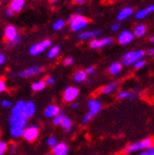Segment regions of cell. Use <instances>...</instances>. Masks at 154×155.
Masks as SVG:
<instances>
[{"label": "cell", "instance_id": "cell-1", "mask_svg": "<svg viewBox=\"0 0 154 155\" xmlns=\"http://www.w3.org/2000/svg\"><path fill=\"white\" fill-rule=\"evenodd\" d=\"M67 22L69 24V28H70L72 31L79 33L84 31V29L86 28L89 24V20L80 13H75L70 15Z\"/></svg>", "mask_w": 154, "mask_h": 155}, {"label": "cell", "instance_id": "cell-2", "mask_svg": "<svg viewBox=\"0 0 154 155\" xmlns=\"http://www.w3.org/2000/svg\"><path fill=\"white\" fill-rule=\"evenodd\" d=\"M153 145H154V139L151 137H147V138L142 139L140 141L128 144L126 146L124 151L130 153V154H133L134 152H141V151H144L146 150L149 149Z\"/></svg>", "mask_w": 154, "mask_h": 155}, {"label": "cell", "instance_id": "cell-3", "mask_svg": "<svg viewBox=\"0 0 154 155\" xmlns=\"http://www.w3.org/2000/svg\"><path fill=\"white\" fill-rule=\"evenodd\" d=\"M145 55H146V51L143 49L128 51L123 55L121 63L122 64H124L126 66L134 65L138 61L143 60Z\"/></svg>", "mask_w": 154, "mask_h": 155}, {"label": "cell", "instance_id": "cell-4", "mask_svg": "<svg viewBox=\"0 0 154 155\" xmlns=\"http://www.w3.org/2000/svg\"><path fill=\"white\" fill-rule=\"evenodd\" d=\"M80 95V89L75 86H68L64 89L63 94V99L64 102L70 103L75 102V100L78 98Z\"/></svg>", "mask_w": 154, "mask_h": 155}, {"label": "cell", "instance_id": "cell-5", "mask_svg": "<svg viewBox=\"0 0 154 155\" xmlns=\"http://www.w3.org/2000/svg\"><path fill=\"white\" fill-rule=\"evenodd\" d=\"M51 45H52V43H51V41L49 40V39H45V40H44L41 43L33 45L31 48H29V54L31 56L39 55V54L43 53L47 48H50Z\"/></svg>", "mask_w": 154, "mask_h": 155}, {"label": "cell", "instance_id": "cell-6", "mask_svg": "<svg viewBox=\"0 0 154 155\" xmlns=\"http://www.w3.org/2000/svg\"><path fill=\"white\" fill-rule=\"evenodd\" d=\"M112 43H113V38L111 37L96 38L90 41L89 46L92 49H98V48H105V46L110 45Z\"/></svg>", "mask_w": 154, "mask_h": 155}, {"label": "cell", "instance_id": "cell-7", "mask_svg": "<svg viewBox=\"0 0 154 155\" xmlns=\"http://www.w3.org/2000/svg\"><path fill=\"white\" fill-rule=\"evenodd\" d=\"M87 107H88V114H90L94 117V116H96L101 111L102 103L97 98H90L87 101Z\"/></svg>", "mask_w": 154, "mask_h": 155}, {"label": "cell", "instance_id": "cell-8", "mask_svg": "<svg viewBox=\"0 0 154 155\" xmlns=\"http://www.w3.org/2000/svg\"><path fill=\"white\" fill-rule=\"evenodd\" d=\"M134 34L132 30L125 29L122 30V31L118 34L117 36V42L122 45H126L132 43L134 40Z\"/></svg>", "mask_w": 154, "mask_h": 155}, {"label": "cell", "instance_id": "cell-9", "mask_svg": "<svg viewBox=\"0 0 154 155\" xmlns=\"http://www.w3.org/2000/svg\"><path fill=\"white\" fill-rule=\"evenodd\" d=\"M44 66L34 65V66H31V67H29V68H27L26 70H23V71L19 72L18 76L24 78V79H28V78H30V77H33V76L41 74L44 71Z\"/></svg>", "mask_w": 154, "mask_h": 155}, {"label": "cell", "instance_id": "cell-10", "mask_svg": "<svg viewBox=\"0 0 154 155\" xmlns=\"http://www.w3.org/2000/svg\"><path fill=\"white\" fill-rule=\"evenodd\" d=\"M25 101L23 100H18L16 104L14 105V107L11 110V118L12 119H19L24 117V108H25Z\"/></svg>", "mask_w": 154, "mask_h": 155}, {"label": "cell", "instance_id": "cell-11", "mask_svg": "<svg viewBox=\"0 0 154 155\" xmlns=\"http://www.w3.org/2000/svg\"><path fill=\"white\" fill-rule=\"evenodd\" d=\"M38 136H39V128L35 125H32L25 129V133L23 137L28 142H33L36 140Z\"/></svg>", "mask_w": 154, "mask_h": 155}, {"label": "cell", "instance_id": "cell-12", "mask_svg": "<svg viewBox=\"0 0 154 155\" xmlns=\"http://www.w3.org/2000/svg\"><path fill=\"white\" fill-rule=\"evenodd\" d=\"M101 30L95 29V30H84V31L78 34V39L80 41H87V40H93L96 39L99 34H100Z\"/></svg>", "mask_w": 154, "mask_h": 155}, {"label": "cell", "instance_id": "cell-13", "mask_svg": "<svg viewBox=\"0 0 154 155\" xmlns=\"http://www.w3.org/2000/svg\"><path fill=\"white\" fill-rule=\"evenodd\" d=\"M117 97L119 99H129V100H135L139 97V91L138 90H123L120 91L117 94Z\"/></svg>", "mask_w": 154, "mask_h": 155}, {"label": "cell", "instance_id": "cell-14", "mask_svg": "<svg viewBox=\"0 0 154 155\" xmlns=\"http://www.w3.org/2000/svg\"><path fill=\"white\" fill-rule=\"evenodd\" d=\"M69 146L64 142H59L54 148H52L53 155H68L69 153Z\"/></svg>", "mask_w": 154, "mask_h": 155}, {"label": "cell", "instance_id": "cell-15", "mask_svg": "<svg viewBox=\"0 0 154 155\" xmlns=\"http://www.w3.org/2000/svg\"><path fill=\"white\" fill-rule=\"evenodd\" d=\"M61 113V108L57 105H54V104H51V105H48L47 108L44 109V114L45 117L48 118H54L56 117L57 115H59Z\"/></svg>", "mask_w": 154, "mask_h": 155}, {"label": "cell", "instance_id": "cell-16", "mask_svg": "<svg viewBox=\"0 0 154 155\" xmlns=\"http://www.w3.org/2000/svg\"><path fill=\"white\" fill-rule=\"evenodd\" d=\"M133 12H134V10H133V7H129V6L124 7V8H122V9L118 12L116 19L119 22L124 21V20H126L129 17L132 16V15L133 14Z\"/></svg>", "mask_w": 154, "mask_h": 155}, {"label": "cell", "instance_id": "cell-17", "mask_svg": "<svg viewBox=\"0 0 154 155\" xmlns=\"http://www.w3.org/2000/svg\"><path fill=\"white\" fill-rule=\"evenodd\" d=\"M154 12V5H149L148 7L143 8V9L137 11L134 14V18L136 20H142L146 16H148L150 13Z\"/></svg>", "mask_w": 154, "mask_h": 155}, {"label": "cell", "instance_id": "cell-18", "mask_svg": "<svg viewBox=\"0 0 154 155\" xmlns=\"http://www.w3.org/2000/svg\"><path fill=\"white\" fill-rule=\"evenodd\" d=\"M36 112V105L33 101H27L24 108V117L27 119L30 118Z\"/></svg>", "mask_w": 154, "mask_h": 155}, {"label": "cell", "instance_id": "cell-19", "mask_svg": "<svg viewBox=\"0 0 154 155\" xmlns=\"http://www.w3.org/2000/svg\"><path fill=\"white\" fill-rule=\"evenodd\" d=\"M118 85L119 83L117 81H112L110 83H108L107 85H105V86H103L99 90V92H100L101 95H110L118 88Z\"/></svg>", "mask_w": 154, "mask_h": 155}, {"label": "cell", "instance_id": "cell-20", "mask_svg": "<svg viewBox=\"0 0 154 155\" xmlns=\"http://www.w3.org/2000/svg\"><path fill=\"white\" fill-rule=\"evenodd\" d=\"M17 36H18V33H17V30H16V28H15V27L10 25V26H8L6 28V29H5V38L8 40V42L15 40Z\"/></svg>", "mask_w": 154, "mask_h": 155}, {"label": "cell", "instance_id": "cell-21", "mask_svg": "<svg viewBox=\"0 0 154 155\" xmlns=\"http://www.w3.org/2000/svg\"><path fill=\"white\" fill-rule=\"evenodd\" d=\"M10 130H11V134L12 137L17 138L24 136L25 133V128H22L18 125H14V124H11L10 125Z\"/></svg>", "mask_w": 154, "mask_h": 155}, {"label": "cell", "instance_id": "cell-22", "mask_svg": "<svg viewBox=\"0 0 154 155\" xmlns=\"http://www.w3.org/2000/svg\"><path fill=\"white\" fill-rule=\"evenodd\" d=\"M122 67H123L122 63H120V61H114V63H113L109 66V69H108V70H109L110 75L116 76L122 71Z\"/></svg>", "mask_w": 154, "mask_h": 155}, {"label": "cell", "instance_id": "cell-23", "mask_svg": "<svg viewBox=\"0 0 154 155\" xmlns=\"http://www.w3.org/2000/svg\"><path fill=\"white\" fill-rule=\"evenodd\" d=\"M73 80L75 82H83L87 81V74L85 72V70H78L76 71V73L73 76Z\"/></svg>", "mask_w": 154, "mask_h": 155}, {"label": "cell", "instance_id": "cell-24", "mask_svg": "<svg viewBox=\"0 0 154 155\" xmlns=\"http://www.w3.org/2000/svg\"><path fill=\"white\" fill-rule=\"evenodd\" d=\"M133 32L135 37H138V38L143 37L147 33V26H145L144 24H138L134 27Z\"/></svg>", "mask_w": 154, "mask_h": 155}, {"label": "cell", "instance_id": "cell-25", "mask_svg": "<svg viewBox=\"0 0 154 155\" xmlns=\"http://www.w3.org/2000/svg\"><path fill=\"white\" fill-rule=\"evenodd\" d=\"M61 127L63 128L66 133H69V131H71L72 128H73V123H72V120L68 117L66 115H64L63 116V120H61Z\"/></svg>", "mask_w": 154, "mask_h": 155}, {"label": "cell", "instance_id": "cell-26", "mask_svg": "<svg viewBox=\"0 0 154 155\" xmlns=\"http://www.w3.org/2000/svg\"><path fill=\"white\" fill-rule=\"evenodd\" d=\"M25 1L24 0H13L11 3L10 8L12 10L13 12H19L25 6Z\"/></svg>", "mask_w": 154, "mask_h": 155}, {"label": "cell", "instance_id": "cell-27", "mask_svg": "<svg viewBox=\"0 0 154 155\" xmlns=\"http://www.w3.org/2000/svg\"><path fill=\"white\" fill-rule=\"evenodd\" d=\"M9 124H14V125H18L22 128H27V125H28V119L26 117H22V118H19V119H12V118H9Z\"/></svg>", "mask_w": 154, "mask_h": 155}, {"label": "cell", "instance_id": "cell-28", "mask_svg": "<svg viewBox=\"0 0 154 155\" xmlns=\"http://www.w3.org/2000/svg\"><path fill=\"white\" fill-rule=\"evenodd\" d=\"M47 86V83H45V81H36L31 84V89L35 92H39L42 91Z\"/></svg>", "mask_w": 154, "mask_h": 155}, {"label": "cell", "instance_id": "cell-29", "mask_svg": "<svg viewBox=\"0 0 154 155\" xmlns=\"http://www.w3.org/2000/svg\"><path fill=\"white\" fill-rule=\"evenodd\" d=\"M61 52V48L59 45H54V46H51V48L48 50V59H54L56 58Z\"/></svg>", "mask_w": 154, "mask_h": 155}, {"label": "cell", "instance_id": "cell-30", "mask_svg": "<svg viewBox=\"0 0 154 155\" xmlns=\"http://www.w3.org/2000/svg\"><path fill=\"white\" fill-rule=\"evenodd\" d=\"M66 25V22L63 19H59L53 23V29L54 30H61L63 29Z\"/></svg>", "mask_w": 154, "mask_h": 155}, {"label": "cell", "instance_id": "cell-31", "mask_svg": "<svg viewBox=\"0 0 154 155\" xmlns=\"http://www.w3.org/2000/svg\"><path fill=\"white\" fill-rule=\"evenodd\" d=\"M92 118H93V116H92L90 114H88V113L85 114H84L83 117H82V119H81V125H82V126H86L87 124L91 121Z\"/></svg>", "mask_w": 154, "mask_h": 155}, {"label": "cell", "instance_id": "cell-32", "mask_svg": "<svg viewBox=\"0 0 154 155\" xmlns=\"http://www.w3.org/2000/svg\"><path fill=\"white\" fill-rule=\"evenodd\" d=\"M64 114H63V113H61L59 115H57L56 117H54L53 119H52V121H53V124L55 126H61V120H63V116H64Z\"/></svg>", "mask_w": 154, "mask_h": 155}, {"label": "cell", "instance_id": "cell-33", "mask_svg": "<svg viewBox=\"0 0 154 155\" xmlns=\"http://www.w3.org/2000/svg\"><path fill=\"white\" fill-rule=\"evenodd\" d=\"M47 143H48V145L49 147H52V148H54V147H55L59 142H58V139L55 136H50V137L48 138Z\"/></svg>", "mask_w": 154, "mask_h": 155}, {"label": "cell", "instance_id": "cell-34", "mask_svg": "<svg viewBox=\"0 0 154 155\" xmlns=\"http://www.w3.org/2000/svg\"><path fill=\"white\" fill-rule=\"evenodd\" d=\"M137 155H154V145L152 147H150L149 149L139 152Z\"/></svg>", "mask_w": 154, "mask_h": 155}, {"label": "cell", "instance_id": "cell-35", "mask_svg": "<svg viewBox=\"0 0 154 155\" xmlns=\"http://www.w3.org/2000/svg\"><path fill=\"white\" fill-rule=\"evenodd\" d=\"M146 64H147V61H146L144 59L143 60H140V61H138L137 63L133 65V67L135 68V69H137V70H139V69H141V68H143L145 65H146Z\"/></svg>", "mask_w": 154, "mask_h": 155}, {"label": "cell", "instance_id": "cell-36", "mask_svg": "<svg viewBox=\"0 0 154 155\" xmlns=\"http://www.w3.org/2000/svg\"><path fill=\"white\" fill-rule=\"evenodd\" d=\"M21 41V37L18 35L17 37H16V39L15 40H13V41H10V42H8L7 43V45L9 46V48H12V46H14V45H16L19 42Z\"/></svg>", "mask_w": 154, "mask_h": 155}, {"label": "cell", "instance_id": "cell-37", "mask_svg": "<svg viewBox=\"0 0 154 155\" xmlns=\"http://www.w3.org/2000/svg\"><path fill=\"white\" fill-rule=\"evenodd\" d=\"M64 66H69V65H72L73 63H74V59L72 57H66L64 60Z\"/></svg>", "mask_w": 154, "mask_h": 155}, {"label": "cell", "instance_id": "cell-38", "mask_svg": "<svg viewBox=\"0 0 154 155\" xmlns=\"http://www.w3.org/2000/svg\"><path fill=\"white\" fill-rule=\"evenodd\" d=\"M1 105H2L4 108H7V109H9V108H11V107H12V103H11V100H8V99H4V100H2Z\"/></svg>", "mask_w": 154, "mask_h": 155}, {"label": "cell", "instance_id": "cell-39", "mask_svg": "<svg viewBox=\"0 0 154 155\" xmlns=\"http://www.w3.org/2000/svg\"><path fill=\"white\" fill-rule=\"evenodd\" d=\"M8 149V145L7 143L0 141V155H3V153L6 151V150Z\"/></svg>", "mask_w": 154, "mask_h": 155}, {"label": "cell", "instance_id": "cell-40", "mask_svg": "<svg viewBox=\"0 0 154 155\" xmlns=\"http://www.w3.org/2000/svg\"><path fill=\"white\" fill-rule=\"evenodd\" d=\"M95 70H96V69H95L94 66H89V67H87L85 69V72H86L87 76H92V75H94Z\"/></svg>", "mask_w": 154, "mask_h": 155}, {"label": "cell", "instance_id": "cell-41", "mask_svg": "<svg viewBox=\"0 0 154 155\" xmlns=\"http://www.w3.org/2000/svg\"><path fill=\"white\" fill-rule=\"evenodd\" d=\"M120 28V25H119V23H114V24H113L111 26V30L113 32H116L118 31Z\"/></svg>", "mask_w": 154, "mask_h": 155}, {"label": "cell", "instance_id": "cell-42", "mask_svg": "<svg viewBox=\"0 0 154 155\" xmlns=\"http://www.w3.org/2000/svg\"><path fill=\"white\" fill-rule=\"evenodd\" d=\"M6 90V83L2 78H0V93H3Z\"/></svg>", "mask_w": 154, "mask_h": 155}, {"label": "cell", "instance_id": "cell-43", "mask_svg": "<svg viewBox=\"0 0 154 155\" xmlns=\"http://www.w3.org/2000/svg\"><path fill=\"white\" fill-rule=\"evenodd\" d=\"M55 82H56V80L54 79L53 77H48L47 79H45V83L48 85H53Z\"/></svg>", "mask_w": 154, "mask_h": 155}, {"label": "cell", "instance_id": "cell-44", "mask_svg": "<svg viewBox=\"0 0 154 155\" xmlns=\"http://www.w3.org/2000/svg\"><path fill=\"white\" fill-rule=\"evenodd\" d=\"M13 14H14V12H12V10L11 9V8H9V9H7V11H6V12H5V15H6L7 17H11Z\"/></svg>", "mask_w": 154, "mask_h": 155}, {"label": "cell", "instance_id": "cell-45", "mask_svg": "<svg viewBox=\"0 0 154 155\" xmlns=\"http://www.w3.org/2000/svg\"><path fill=\"white\" fill-rule=\"evenodd\" d=\"M10 150H11V153L16 152V150H17V147H16V145H11V146Z\"/></svg>", "mask_w": 154, "mask_h": 155}, {"label": "cell", "instance_id": "cell-46", "mask_svg": "<svg viewBox=\"0 0 154 155\" xmlns=\"http://www.w3.org/2000/svg\"><path fill=\"white\" fill-rule=\"evenodd\" d=\"M147 54L149 56H154V48H149L147 50Z\"/></svg>", "mask_w": 154, "mask_h": 155}, {"label": "cell", "instance_id": "cell-47", "mask_svg": "<svg viewBox=\"0 0 154 155\" xmlns=\"http://www.w3.org/2000/svg\"><path fill=\"white\" fill-rule=\"evenodd\" d=\"M71 107H72V109H78V108L80 107V104H79V102L75 101L71 104Z\"/></svg>", "mask_w": 154, "mask_h": 155}, {"label": "cell", "instance_id": "cell-48", "mask_svg": "<svg viewBox=\"0 0 154 155\" xmlns=\"http://www.w3.org/2000/svg\"><path fill=\"white\" fill-rule=\"evenodd\" d=\"M5 61H6V58H5V56L3 55V54H2V55H0V65L3 64L5 63Z\"/></svg>", "mask_w": 154, "mask_h": 155}, {"label": "cell", "instance_id": "cell-49", "mask_svg": "<svg viewBox=\"0 0 154 155\" xmlns=\"http://www.w3.org/2000/svg\"><path fill=\"white\" fill-rule=\"evenodd\" d=\"M75 3H76V4H79V5H81V4H84V3H85V0H76Z\"/></svg>", "mask_w": 154, "mask_h": 155}, {"label": "cell", "instance_id": "cell-50", "mask_svg": "<svg viewBox=\"0 0 154 155\" xmlns=\"http://www.w3.org/2000/svg\"><path fill=\"white\" fill-rule=\"evenodd\" d=\"M117 155H133V154L128 153V152H126V151H123V152H121V153H119V154H117Z\"/></svg>", "mask_w": 154, "mask_h": 155}, {"label": "cell", "instance_id": "cell-51", "mask_svg": "<svg viewBox=\"0 0 154 155\" xmlns=\"http://www.w3.org/2000/svg\"><path fill=\"white\" fill-rule=\"evenodd\" d=\"M150 41H151V43H153V44H154V35H153V36H151Z\"/></svg>", "mask_w": 154, "mask_h": 155}, {"label": "cell", "instance_id": "cell-52", "mask_svg": "<svg viewBox=\"0 0 154 155\" xmlns=\"http://www.w3.org/2000/svg\"><path fill=\"white\" fill-rule=\"evenodd\" d=\"M0 55H2V53H1V51H0Z\"/></svg>", "mask_w": 154, "mask_h": 155}, {"label": "cell", "instance_id": "cell-53", "mask_svg": "<svg viewBox=\"0 0 154 155\" xmlns=\"http://www.w3.org/2000/svg\"><path fill=\"white\" fill-rule=\"evenodd\" d=\"M50 155H53V154H50Z\"/></svg>", "mask_w": 154, "mask_h": 155}]
</instances>
